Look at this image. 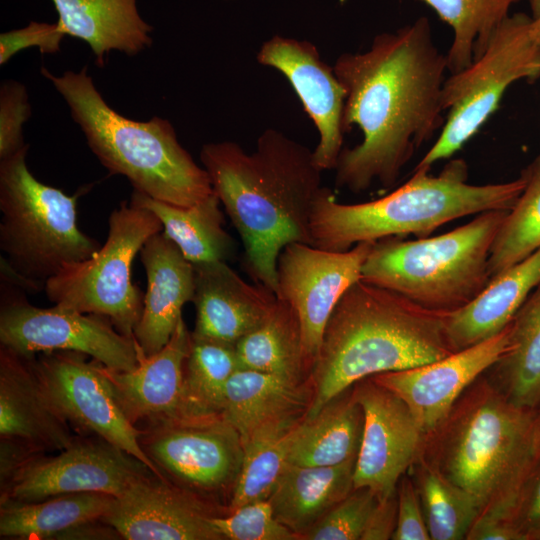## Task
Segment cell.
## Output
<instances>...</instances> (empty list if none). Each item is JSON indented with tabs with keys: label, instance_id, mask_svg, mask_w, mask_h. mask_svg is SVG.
Masks as SVG:
<instances>
[{
	"label": "cell",
	"instance_id": "cell-1",
	"mask_svg": "<svg viewBox=\"0 0 540 540\" xmlns=\"http://www.w3.org/2000/svg\"><path fill=\"white\" fill-rule=\"evenodd\" d=\"M333 70L346 91L344 133L357 125L362 141L343 148L335 184L359 193L373 182L393 186L415 150L442 129L446 54L420 17L374 37L365 52L342 53Z\"/></svg>",
	"mask_w": 540,
	"mask_h": 540
},
{
	"label": "cell",
	"instance_id": "cell-2",
	"mask_svg": "<svg viewBox=\"0 0 540 540\" xmlns=\"http://www.w3.org/2000/svg\"><path fill=\"white\" fill-rule=\"evenodd\" d=\"M200 160L240 235L247 273L277 294L282 249L312 245L310 218L323 187L313 151L269 128L251 153L233 141L211 142Z\"/></svg>",
	"mask_w": 540,
	"mask_h": 540
},
{
	"label": "cell",
	"instance_id": "cell-3",
	"mask_svg": "<svg viewBox=\"0 0 540 540\" xmlns=\"http://www.w3.org/2000/svg\"><path fill=\"white\" fill-rule=\"evenodd\" d=\"M447 315L361 279L353 283L325 327L309 376L313 398L305 418L362 379L454 353Z\"/></svg>",
	"mask_w": 540,
	"mask_h": 540
},
{
	"label": "cell",
	"instance_id": "cell-4",
	"mask_svg": "<svg viewBox=\"0 0 540 540\" xmlns=\"http://www.w3.org/2000/svg\"><path fill=\"white\" fill-rule=\"evenodd\" d=\"M483 375L426 435L418 459L470 494L479 515L508 519L539 460L538 412L510 401Z\"/></svg>",
	"mask_w": 540,
	"mask_h": 540
},
{
	"label": "cell",
	"instance_id": "cell-5",
	"mask_svg": "<svg viewBox=\"0 0 540 540\" xmlns=\"http://www.w3.org/2000/svg\"><path fill=\"white\" fill-rule=\"evenodd\" d=\"M414 170L389 194L367 202L345 204L322 187L310 218L312 245L347 251L360 242L414 235L428 237L453 220L491 210H510L525 187L519 178L483 185L468 182L463 159L450 160L438 175Z\"/></svg>",
	"mask_w": 540,
	"mask_h": 540
},
{
	"label": "cell",
	"instance_id": "cell-6",
	"mask_svg": "<svg viewBox=\"0 0 540 540\" xmlns=\"http://www.w3.org/2000/svg\"><path fill=\"white\" fill-rule=\"evenodd\" d=\"M41 73L64 98L98 160L125 176L135 191L181 207L214 192L207 171L179 143L168 120L155 116L142 122L120 115L103 99L87 67L60 76L42 67Z\"/></svg>",
	"mask_w": 540,
	"mask_h": 540
},
{
	"label": "cell",
	"instance_id": "cell-7",
	"mask_svg": "<svg viewBox=\"0 0 540 540\" xmlns=\"http://www.w3.org/2000/svg\"><path fill=\"white\" fill-rule=\"evenodd\" d=\"M509 210L477 214L469 223L434 237L375 241L361 280L394 291L434 311L453 312L472 301L490 280L488 261Z\"/></svg>",
	"mask_w": 540,
	"mask_h": 540
},
{
	"label": "cell",
	"instance_id": "cell-8",
	"mask_svg": "<svg viewBox=\"0 0 540 540\" xmlns=\"http://www.w3.org/2000/svg\"><path fill=\"white\" fill-rule=\"evenodd\" d=\"M28 149L0 159L1 279L39 292L64 265L90 258L101 246L78 227L79 194L36 179L26 164Z\"/></svg>",
	"mask_w": 540,
	"mask_h": 540
},
{
	"label": "cell",
	"instance_id": "cell-9",
	"mask_svg": "<svg viewBox=\"0 0 540 540\" xmlns=\"http://www.w3.org/2000/svg\"><path fill=\"white\" fill-rule=\"evenodd\" d=\"M531 25L532 17L525 13L509 15L482 54L445 79L442 104L448 115L438 139L414 170H430L437 161L450 158L496 111L512 83L540 76V44Z\"/></svg>",
	"mask_w": 540,
	"mask_h": 540
},
{
	"label": "cell",
	"instance_id": "cell-10",
	"mask_svg": "<svg viewBox=\"0 0 540 540\" xmlns=\"http://www.w3.org/2000/svg\"><path fill=\"white\" fill-rule=\"evenodd\" d=\"M163 230L150 210L124 201L108 218L105 243L90 258L64 265L45 284L55 305L107 317L118 332L133 337L144 293L133 284L134 258L145 242Z\"/></svg>",
	"mask_w": 540,
	"mask_h": 540
},
{
	"label": "cell",
	"instance_id": "cell-11",
	"mask_svg": "<svg viewBox=\"0 0 540 540\" xmlns=\"http://www.w3.org/2000/svg\"><path fill=\"white\" fill-rule=\"evenodd\" d=\"M141 428V447L164 479L229 514L244 449L222 414L180 417Z\"/></svg>",
	"mask_w": 540,
	"mask_h": 540
},
{
	"label": "cell",
	"instance_id": "cell-12",
	"mask_svg": "<svg viewBox=\"0 0 540 540\" xmlns=\"http://www.w3.org/2000/svg\"><path fill=\"white\" fill-rule=\"evenodd\" d=\"M24 289L2 280L0 344L22 355L66 350L84 353L105 367L129 371L138 364L135 338L104 316L55 305H31Z\"/></svg>",
	"mask_w": 540,
	"mask_h": 540
},
{
	"label": "cell",
	"instance_id": "cell-13",
	"mask_svg": "<svg viewBox=\"0 0 540 540\" xmlns=\"http://www.w3.org/2000/svg\"><path fill=\"white\" fill-rule=\"evenodd\" d=\"M154 474L131 454L96 436H77L59 454H34L0 483V502L30 503L76 492L124 493Z\"/></svg>",
	"mask_w": 540,
	"mask_h": 540
},
{
	"label": "cell",
	"instance_id": "cell-14",
	"mask_svg": "<svg viewBox=\"0 0 540 540\" xmlns=\"http://www.w3.org/2000/svg\"><path fill=\"white\" fill-rule=\"evenodd\" d=\"M56 350L33 356L34 369L58 411L81 436H96L131 454L163 478L140 444L136 426L117 401L100 362ZM166 480V479H165Z\"/></svg>",
	"mask_w": 540,
	"mask_h": 540
},
{
	"label": "cell",
	"instance_id": "cell-15",
	"mask_svg": "<svg viewBox=\"0 0 540 540\" xmlns=\"http://www.w3.org/2000/svg\"><path fill=\"white\" fill-rule=\"evenodd\" d=\"M373 243L360 242L338 252L294 242L278 257L276 296L296 313L304 356L311 369L331 313L345 291L361 279Z\"/></svg>",
	"mask_w": 540,
	"mask_h": 540
},
{
	"label": "cell",
	"instance_id": "cell-16",
	"mask_svg": "<svg viewBox=\"0 0 540 540\" xmlns=\"http://www.w3.org/2000/svg\"><path fill=\"white\" fill-rule=\"evenodd\" d=\"M352 393L364 414L354 489L367 488L385 500L421 455L426 433L407 405L370 377L355 383Z\"/></svg>",
	"mask_w": 540,
	"mask_h": 540
},
{
	"label": "cell",
	"instance_id": "cell-17",
	"mask_svg": "<svg viewBox=\"0 0 540 540\" xmlns=\"http://www.w3.org/2000/svg\"><path fill=\"white\" fill-rule=\"evenodd\" d=\"M227 514L151 474L114 497L100 520L126 540H223L212 519Z\"/></svg>",
	"mask_w": 540,
	"mask_h": 540
},
{
	"label": "cell",
	"instance_id": "cell-18",
	"mask_svg": "<svg viewBox=\"0 0 540 540\" xmlns=\"http://www.w3.org/2000/svg\"><path fill=\"white\" fill-rule=\"evenodd\" d=\"M257 61L288 79L319 132L313 150L316 165L322 171L335 169L343 149L346 91L333 67L322 60L313 43L280 35L261 45Z\"/></svg>",
	"mask_w": 540,
	"mask_h": 540
},
{
	"label": "cell",
	"instance_id": "cell-19",
	"mask_svg": "<svg viewBox=\"0 0 540 540\" xmlns=\"http://www.w3.org/2000/svg\"><path fill=\"white\" fill-rule=\"evenodd\" d=\"M509 345V325L500 333L442 359L370 378L397 395L426 433L450 413L463 392L485 374Z\"/></svg>",
	"mask_w": 540,
	"mask_h": 540
},
{
	"label": "cell",
	"instance_id": "cell-20",
	"mask_svg": "<svg viewBox=\"0 0 540 540\" xmlns=\"http://www.w3.org/2000/svg\"><path fill=\"white\" fill-rule=\"evenodd\" d=\"M190 343L191 332L182 318L168 343L152 355H145L135 340L138 364L134 369L102 366L117 401L136 426L196 416L190 413L184 382Z\"/></svg>",
	"mask_w": 540,
	"mask_h": 540
},
{
	"label": "cell",
	"instance_id": "cell-21",
	"mask_svg": "<svg viewBox=\"0 0 540 540\" xmlns=\"http://www.w3.org/2000/svg\"><path fill=\"white\" fill-rule=\"evenodd\" d=\"M32 357L0 344V436L42 453L62 451L77 435L45 392Z\"/></svg>",
	"mask_w": 540,
	"mask_h": 540
},
{
	"label": "cell",
	"instance_id": "cell-22",
	"mask_svg": "<svg viewBox=\"0 0 540 540\" xmlns=\"http://www.w3.org/2000/svg\"><path fill=\"white\" fill-rule=\"evenodd\" d=\"M312 398L309 380L297 382L239 368L227 383L221 414L236 429L245 449L297 426Z\"/></svg>",
	"mask_w": 540,
	"mask_h": 540
},
{
	"label": "cell",
	"instance_id": "cell-23",
	"mask_svg": "<svg viewBox=\"0 0 540 540\" xmlns=\"http://www.w3.org/2000/svg\"><path fill=\"white\" fill-rule=\"evenodd\" d=\"M193 267L194 337L236 344L259 326L276 304L273 291L246 282L226 261L195 263Z\"/></svg>",
	"mask_w": 540,
	"mask_h": 540
},
{
	"label": "cell",
	"instance_id": "cell-24",
	"mask_svg": "<svg viewBox=\"0 0 540 540\" xmlns=\"http://www.w3.org/2000/svg\"><path fill=\"white\" fill-rule=\"evenodd\" d=\"M140 258L147 287L133 336L144 354L152 355L168 343L184 304L193 301L194 267L162 231L145 242Z\"/></svg>",
	"mask_w": 540,
	"mask_h": 540
},
{
	"label": "cell",
	"instance_id": "cell-25",
	"mask_svg": "<svg viewBox=\"0 0 540 540\" xmlns=\"http://www.w3.org/2000/svg\"><path fill=\"white\" fill-rule=\"evenodd\" d=\"M540 285V248L493 276L468 304L449 312L447 335L454 352L500 333Z\"/></svg>",
	"mask_w": 540,
	"mask_h": 540
},
{
	"label": "cell",
	"instance_id": "cell-26",
	"mask_svg": "<svg viewBox=\"0 0 540 540\" xmlns=\"http://www.w3.org/2000/svg\"><path fill=\"white\" fill-rule=\"evenodd\" d=\"M65 34L85 41L103 66L112 50L135 55L152 43V26L140 16L136 0H52Z\"/></svg>",
	"mask_w": 540,
	"mask_h": 540
},
{
	"label": "cell",
	"instance_id": "cell-27",
	"mask_svg": "<svg viewBox=\"0 0 540 540\" xmlns=\"http://www.w3.org/2000/svg\"><path fill=\"white\" fill-rule=\"evenodd\" d=\"M356 459L335 466L288 464L268 498L276 518L299 539L354 489Z\"/></svg>",
	"mask_w": 540,
	"mask_h": 540
},
{
	"label": "cell",
	"instance_id": "cell-28",
	"mask_svg": "<svg viewBox=\"0 0 540 540\" xmlns=\"http://www.w3.org/2000/svg\"><path fill=\"white\" fill-rule=\"evenodd\" d=\"M364 414L352 387L332 399L314 417L294 430L289 464L335 466L356 459L362 438Z\"/></svg>",
	"mask_w": 540,
	"mask_h": 540
},
{
	"label": "cell",
	"instance_id": "cell-29",
	"mask_svg": "<svg viewBox=\"0 0 540 540\" xmlns=\"http://www.w3.org/2000/svg\"><path fill=\"white\" fill-rule=\"evenodd\" d=\"M131 202L153 212L161 221L162 232L192 264L226 261L234 242L225 230V217L215 192L199 203L181 207L133 191Z\"/></svg>",
	"mask_w": 540,
	"mask_h": 540
},
{
	"label": "cell",
	"instance_id": "cell-30",
	"mask_svg": "<svg viewBox=\"0 0 540 540\" xmlns=\"http://www.w3.org/2000/svg\"><path fill=\"white\" fill-rule=\"evenodd\" d=\"M114 497L102 492H76L38 502H0V536L58 539L74 527L101 519Z\"/></svg>",
	"mask_w": 540,
	"mask_h": 540
},
{
	"label": "cell",
	"instance_id": "cell-31",
	"mask_svg": "<svg viewBox=\"0 0 540 540\" xmlns=\"http://www.w3.org/2000/svg\"><path fill=\"white\" fill-rule=\"evenodd\" d=\"M240 368L297 382L309 380L298 318L291 305L277 298L267 318L236 344Z\"/></svg>",
	"mask_w": 540,
	"mask_h": 540
},
{
	"label": "cell",
	"instance_id": "cell-32",
	"mask_svg": "<svg viewBox=\"0 0 540 540\" xmlns=\"http://www.w3.org/2000/svg\"><path fill=\"white\" fill-rule=\"evenodd\" d=\"M490 378L518 406L540 408V285L509 323V345Z\"/></svg>",
	"mask_w": 540,
	"mask_h": 540
},
{
	"label": "cell",
	"instance_id": "cell-33",
	"mask_svg": "<svg viewBox=\"0 0 540 540\" xmlns=\"http://www.w3.org/2000/svg\"><path fill=\"white\" fill-rule=\"evenodd\" d=\"M453 30L446 54L450 74L466 68L485 50L492 34L521 0H422Z\"/></svg>",
	"mask_w": 540,
	"mask_h": 540
},
{
	"label": "cell",
	"instance_id": "cell-34",
	"mask_svg": "<svg viewBox=\"0 0 540 540\" xmlns=\"http://www.w3.org/2000/svg\"><path fill=\"white\" fill-rule=\"evenodd\" d=\"M239 368L235 344L198 338L191 334L184 365L185 392L190 413L221 414L227 383Z\"/></svg>",
	"mask_w": 540,
	"mask_h": 540
},
{
	"label": "cell",
	"instance_id": "cell-35",
	"mask_svg": "<svg viewBox=\"0 0 540 540\" xmlns=\"http://www.w3.org/2000/svg\"><path fill=\"white\" fill-rule=\"evenodd\" d=\"M432 540H461L480 514L473 497L421 459L410 468Z\"/></svg>",
	"mask_w": 540,
	"mask_h": 540
},
{
	"label": "cell",
	"instance_id": "cell-36",
	"mask_svg": "<svg viewBox=\"0 0 540 540\" xmlns=\"http://www.w3.org/2000/svg\"><path fill=\"white\" fill-rule=\"evenodd\" d=\"M525 187L491 247L490 279L540 248V155L521 173Z\"/></svg>",
	"mask_w": 540,
	"mask_h": 540
},
{
	"label": "cell",
	"instance_id": "cell-37",
	"mask_svg": "<svg viewBox=\"0 0 540 540\" xmlns=\"http://www.w3.org/2000/svg\"><path fill=\"white\" fill-rule=\"evenodd\" d=\"M296 427L244 449L241 470L228 507L229 513L245 504L268 500L289 464V450Z\"/></svg>",
	"mask_w": 540,
	"mask_h": 540
},
{
	"label": "cell",
	"instance_id": "cell-38",
	"mask_svg": "<svg viewBox=\"0 0 540 540\" xmlns=\"http://www.w3.org/2000/svg\"><path fill=\"white\" fill-rule=\"evenodd\" d=\"M375 494L356 488L329 510L302 540H361L368 518L377 504Z\"/></svg>",
	"mask_w": 540,
	"mask_h": 540
},
{
	"label": "cell",
	"instance_id": "cell-39",
	"mask_svg": "<svg viewBox=\"0 0 540 540\" xmlns=\"http://www.w3.org/2000/svg\"><path fill=\"white\" fill-rule=\"evenodd\" d=\"M212 523L223 540H298L275 516L269 500L245 504Z\"/></svg>",
	"mask_w": 540,
	"mask_h": 540
},
{
	"label": "cell",
	"instance_id": "cell-40",
	"mask_svg": "<svg viewBox=\"0 0 540 540\" xmlns=\"http://www.w3.org/2000/svg\"><path fill=\"white\" fill-rule=\"evenodd\" d=\"M31 116V106L25 86L15 80H5L0 87V159L19 151L26 144L23 125Z\"/></svg>",
	"mask_w": 540,
	"mask_h": 540
},
{
	"label": "cell",
	"instance_id": "cell-41",
	"mask_svg": "<svg viewBox=\"0 0 540 540\" xmlns=\"http://www.w3.org/2000/svg\"><path fill=\"white\" fill-rule=\"evenodd\" d=\"M64 36L57 22L49 24L32 21L24 28L2 33L0 64L7 63L17 52L30 47H38L41 53H56Z\"/></svg>",
	"mask_w": 540,
	"mask_h": 540
},
{
	"label": "cell",
	"instance_id": "cell-42",
	"mask_svg": "<svg viewBox=\"0 0 540 540\" xmlns=\"http://www.w3.org/2000/svg\"><path fill=\"white\" fill-rule=\"evenodd\" d=\"M397 519L393 540H429L430 535L414 480L403 475L396 489Z\"/></svg>",
	"mask_w": 540,
	"mask_h": 540
},
{
	"label": "cell",
	"instance_id": "cell-43",
	"mask_svg": "<svg viewBox=\"0 0 540 540\" xmlns=\"http://www.w3.org/2000/svg\"><path fill=\"white\" fill-rule=\"evenodd\" d=\"M508 520L524 540H540V459L525 480Z\"/></svg>",
	"mask_w": 540,
	"mask_h": 540
},
{
	"label": "cell",
	"instance_id": "cell-44",
	"mask_svg": "<svg viewBox=\"0 0 540 540\" xmlns=\"http://www.w3.org/2000/svg\"><path fill=\"white\" fill-rule=\"evenodd\" d=\"M397 519V496L378 500L372 510L361 540L392 539Z\"/></svg>",
	"mask_w": 540,
	"mask_h": 540
},
{
	"label": "cell",
	"instance_id": "cell-45",
	"mask_svg": "<svg viewBox=\"0 0 540 540\" xmlns=\"http://www.w3.org/2000/svg\"><path fill=\"white\" fill-rule=\"evenodd\" d=\"M469 540H524L508 519L479 515L471 526Z\"/></svg>",
	"mask_w": 540,
	"mask_h": 540
},
{
	"label": "cell",
	"instance_id": "cell-46",
	"mask_svg": "<svg viewBox=\"0 0 540 540\" xmlns=\"http://www.w3.org/2000/svg\"><path fill=\"white\" fill-rule=\"evenodd\" d=\"M531 28L535 39L540 44V15L537 18H532Z\"/></svg>",
	"mask_w": 540,
	"mask_h": 540
},
{
	"label": "cell",
	"instance_id": "cell-47",
	"mask_svg": "<svg viewBox=\"0 0 540 540\" xmlns=\"http://www.w3.org/2000/svg\"><path fill=\"white\" fill-rule=\"evenodd\" d=\"M530 4L533 13L532 18H537L540 15V0H530Z\"/></svg>",
	"mask_w": 540,
	"mask_h": 540
},
{
	"label": "cell",
	"instance_id": "cell-48",
	"mask_svg": "<svg viewBox=\"0 0 540 540\" xmlns=\"http://www.w3.org/2000/svg\"><path fill=\"white\" fill-rule=\"evenodd\" d=\"M537 412L538 453L540 459V408L537 409Z\"/></svg>",
	"mask_w": 540,
	"mask_h": 540
}]
</instances>
